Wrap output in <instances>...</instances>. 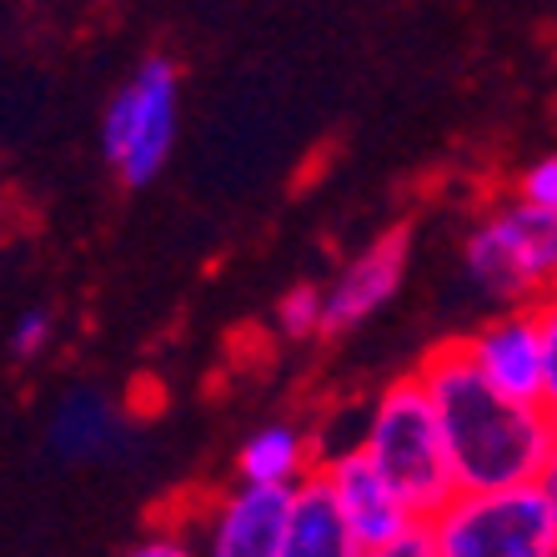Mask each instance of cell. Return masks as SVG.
Here are the masks:
<instances>
[{
	"instance_id": "cell-1",
	"label": "cell",
	"mask_w": 557,
	"mask_h": 557,
	"mask_svg": "<svg viewBox=\"0 0 557 557\" xmlns=\"http://www.w3.org/2000/svg\"><path fill=\"white\" fill-rule=\"evenodd\" d=\"M417 372L428 376L447 432V453L462 493L522 487L547 472L557 457V412L547 403H528L493 387L467 357L462 337L442 342L422 357Z\"/></svg>"
},
{
	"instance_id": "cell-2",
	"label": "cell",
	"mask_w": 557,
	"mask_h": 557,
	"mask_svg": "<svg viewBox=\"0 0 557 557\" xmlns=\"http://www.w3.org/2000/svg\"><path fill=\"white\" fill-rule=\"evenodd\" d=\"M357 447L387 472V482L412 503L422 522L437 518L442 507L462 493L453 472V453H447V432H442L437 397H432L422 372L397 376L367 403Z\"/></svg>"
},
{
	"instance_id": "cell-3",
	"label": "cell",
	"mask_w": 557,
	"mask_h": 557,
	"mask_svg": "<svg viewBox=\"0 0 557 557\" xmlns=\"http://www.w3.org/2000/svg\"><path fill=\"white\" fill-rule=\"evenodd\" d=\"M462 272L497 307H537L557 292V211L518 191L487 201L462 236Z\"/></svg>"
},
{
	"instance_id": "cell-4",
	"label": "cell",
	"mask_w": 557,
	"mask_h": 557,
	"mask_svg": "<svg viewBox=\"0 0 557 557\" xmlns=\"http://www.w3.org/2000/svg\"><path fill=\"white\" fill-rule=\"evenodd\" d=\"M182 131V71L151 55L121 81L101 116V156L126 186H151L166 171Z\"/></svg>"
},
{
	"instance_id": "cell-5",
	"label": "cell",
	"mask_w": 557,
	"mask_h": 557,
	"mask_svg": "<svg viewBox=\"0 0 557 557\" xmlns=\"http://www.w3.org/2000/svg\"><path fill=\"white\" fill-rule=\"evenodd\" d=\"M428 528L442 557H557V518L537 482L457 493Z\"/></svg>"
},
{
	"instance_id": "cell-6",
	"label": "cell",
	"mask_w": 557,
	"mask_h": 557,
	"mask_svg": "<svg viewBox=\"0 0 557 557\" xmlns=\"http://www.w3.org/2000/svg\"><path fill=\"white\" fill-rule=\"evenodd\" d=\"M297 487L242 482L216 487L201 503H186L171 522H182L196 557H282Z\"/></svg>"
},
{
	"instance_id": "cell-7",
	"label": "cell",
	"mask_w": 557,
	"mask_h": 557,
	"mask_svg": "<svg viewBox=\"0 0 557 557\" xmlns=\"http://www.w3.org/2000/svg\"><path fill=\"white\" fill-rule=\"evenodd\" d=\"M462 347L493 387L512 392V397H528V403H543L547 337H543L537 307H497V317H487L482 326L467 332Z\"/></svg>"
},
{
	"instance_id": "cell-8",
	"label": "cell",
	"mask_w": 557,
	"mask_h": 557,
	"mask_svg": "<svg viewBox=\"0 0 557 557\" xmlns=\"http://www.w3.org/2000/svg\"><path fill=\"white\" fill-rule=\"evenodd\" d=\"M317 472H322V482L332 487V497L342 507V518L357 528V537L367 547L392 543V537H403V532H412L422 522L412 512V503L392 487L387 472L362 447H332V453H322Z\"/></svg>"
},
{
	"instance_id": "cell-9",
	"label": "cell",
	"mask_w": 557,
	"mask_h": 557,
	"mask_svg": "<svg viewBox=\"0 0 557 557\" xmlns=\"http://www.w3.org/2000/svg\"><path fill=\"white\" fill-rule=\"evenodd\" d=\"M407 261H412V236L403 226L382 232L367 251H357L326 286V337H347L362 322H372L376 311L403 292Z\"/></svg>"
},
{
	"instance_id": "cell-10",
	"label": "cell",
	"mask_w": 557,
	"mask_h": 557,
	"mask_svg": "<svg viewBox=\"0 0 557 557\" xmlns=\"http://www.w3.org/2000/svg\"><path fill=\"white\" fill-rule=\"evenodd\" d=\"M121 442V407L101 387H71L51 407L46 422V447L61 462H96Z\"/></svg>"
},
{
	"instance_id": "cell-11",
	"label": "cell",
	"mask_w": 557,
	"mask_h": 557,
	"mask_svg": "<svg viewBox=\"0 0 557 557\" xmlns=\"http://www.w3.org/2000/svg\"><path fill=\"white\" fill-rule=\"evenodd\" d=\"M282 557H367V543L342 518V507L332 497V487L322 482V472L297 482V503H292Z\"/></svg>"
},
{
	"instance_id": "cell-12",
	"label": "cell",
	"mask_w": 557,
	"mask_h": 557,
	"mask_svg": "<svg viewBox=\"0 0 557 557\" xmlns=\"http://www.w3.org/2000/svg\"><path fill=\"white\" fill-rule=\"evenodd\" d=\"M322 467L317 437L297 422H267L236 447V478L242 482H272V487H297Z\"/></svg>"
},
{
	"instance_id": "cell-13",
	"label": "cell",
	"mask_w": 557,
	"mask_h": 557,
	"mask_svg": "<svg viewBox=\"0 0 557 557\" xmlns=\"http://www.w3.org/2000/svg\"><path fill=\"white\" fill-rule=\"evenodd\" d=\"M276 332L286 342L326 337V286H292L276 301Z\"/></svg>"
},
{
	"instance_id": "cell-14",
	"label": "cell",
	"mask_w": 557,
	"mask_h": 557,
	"mask_svg": "<svg viewBox=\"0 0 557 557\" xmlns=\"http://www.w3.org/2000/svg\"><path fill=\"white\" fill-rule=\"evenodd\" d=\"M51 337H55L51 311H40V307L21 311V317H15V326H11V357H15V362H36L40 351L51 347Z\"/></svg>"
},
{
	"instance_id": "cell-15",
	"label": "cell",
	"mask_w": 557,
	"mask_h": 557,
	"mask_svg": "<svg viewBox=\"0 0 557 557\" xmlns=\"http://www.w3.org/2000/svg\"><path fill=\"white\" fill-rule=\"evenodd\" d=\"M121 557H196V547H191V537L182 532V522L166 518V522H156L146 537H136Z\"/></svg>"
},
{
	"instance_id": "cell-16",
	"label": "cell",
	"mask_w": 557,
	"mask_h": 557,
	"mask_svg": "<svg viewBox=\"0 0 557 557\" xmlns=\"http://www.w3.org/2000/svg\"><path fill=\"white\" fill-rule=\"evenodd\" d=\"M512 191L522 196V201H532V207H553L557 211V151L537 156L532 166H522L518 186Z\"/></svg>"
},
{
	"instance_id": "cell-17",
	"label": "cell",
	"mask_w": 557,
	"mask_h": 557,
	"mask_svg": "<svg viewBox=\"0 0 557 557\" xmlns=\"http://www.w3.org/2000/svg\"><path fill=\"white\" fill-rule=\"evenodd\" d=\"M367 557H442V553H437V537H432L428 522H417L403 537H392L382 547H367Z\"/></svg>"
},
{
	"instance_id": "cell-18",
	"label": "cell",
	"mask_w": 557,
	"mask_h": 557,
	"mask_svg": "<svg viewBox=\"0 0 557 557\" xmlns=\"http://www.w3.org/2000/svg\"><path fill=\"white\" fill-rule=\"evenodd\" d=\"M537 317H543V337H547V387H543V403L557 412V292L537 301Z\"/></svg>"
},
{
	"instance_id": "cell-19",
	"label": "cell",
	"mask_w": 557,
	"mask_h": 557,
	"mask_svg": "<svg viewBox=\"0 0 557 557\" xmlns=\"http://www.w3.org/2000/svg\"><path fill=\"white\" fill-rule=\"evenodd\" d=\"M537 487H543V497H547V507H553V518H557V457L547 462V472L537 478Z\"/></svg>"
}]
</instances>
